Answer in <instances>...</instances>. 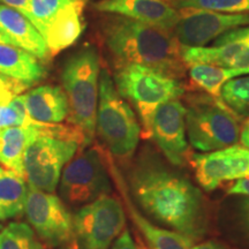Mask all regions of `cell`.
<instances>
[{"instance_id": "8fae6325", "label": "cell", "mask_w": 249, "mask_h": 249, "mask_svg": "<svg viewBox=\"0 0 249 249\" xmlns=\"http://www.w3.org/2000/svg\"><path fill=\"white\" fill-rule=\"evenodd\" d=\"M173 29L181 46L200 48L227 31L249 26V13L227 14L198 8H180Z\"/></svg>"}, {"instance_id": "5b68a950", "label": "cell", "mask_w": 249, "mask_h": 249, "mask_svg": "<svg viewBox=\"0 0 249 249\" xmlns=\"http://www.w3.org/2000/svg\"><path fill=\"white\" fill-rule=\"evenodd\" d=\"M99 71L101 60L97 50L88 45L67 59L61 73L70 107L68 119L82 133L86 147L91 144L96 133Z\"/></svg>"}, {"instance_id": "30bf717a", "label": "cell", "mask_w": 249, "mask_h": 249, "mask_svg": "<svg viewBox=\"0 0 249 249\" xmlns=\"http://www.w3.org/2000/svg\"><path fill=\"white\" fill-rule=\"evenodd\" d=\"M24 213L31 229L46 245L62 247L73 242V216L57 195L29 187Z\"/></svg>"}, {"instance_id": "4fadbf2b", "label": "cell", "mask_w": 249, "mask_h": 249, "mask_svg": "<svg viewBox=\"0 0 249 249\" xmlns=\"http://www.w3.org/2000/svg\"><path fill=\"white\" fill-rule=\"evenodd\" d=\"M185 116V105L172 99L156 108L151 119L150 136L174 166H183L189 160Z\"/></svg>"}, {"instance_id": "7c38bea8", "label": "cell", "mask_w": 249, "mask_h": 249, "mask_svg": "<svg viewBox=\"0 0 249 249\" xmlns=\"http://www.w3.org/2000/svg\"><path fill=\"white\" fill-rule=\"evenodd\" d=\"M186 65L201 62L232 71L235 77L249 74V27L236 28L220 35L213 46H181Z\"/></svg>"}, {"instance_id": "8992f818", "label": "cell", "mask_w": 249, "mask_h": 249, "mask_svg": "<svg viewBox=\"0 0 249 249\" xmlns=\"http://www.w3.org/2000/svg\"><path fill=\"white\" fill-rule=\"evenodd\" d=\"M113 81L119 95L138 112L145 136H150L156 108L172 99H179L186 91L179 79L142 65L117 67Z\"/></svg>"}, {"instance_id": "e0dca14e", "label": "cell", "mask_w": 249, "mask_h": 249, "mask_svg": "<svg viewBox=\"0 0 249 249\" xmlns=\"http://www.w3.org/2000/svg\"><path fill=\"white\" fill-rule=\"evenodd\" d=\"M0 29L7 35L15 46L23 49L38 60L48 61L50 52L39 31L20 12L0 4Z\"/></svg>"}, {"instance_id": "277c9868", "label": "cell", "mask_w": 249, "mask_h": 249, "mask_svg": "<svg viewBox=\"0 0 249 249\" xmlns=\"http://www.w3.org/2000/svg\"><path fill=\"white\" fill-rule=\"evenodd\" d=\"M96 132L112 157L120 163L132 160L140 142L141 124L129 103L119 95L107 67L99 71Z\"/></svg>"}, {"instance_id": "74e56055", "label": "cell", "mask_w": 249, "mask_h": 249, "mask_svg": "<svg viewBox=\"0 0 249 249\" xmlns=\"http://www.w3.org/2000/svg\"><path fill=\"white\" fill-rule=\"evenodd\" d=\"M242 154H244V156L246 157V160H247L248 163H249V149L242 147Z\"/></svg>"}, {"instance_id": "484cf974", "label": "cell", "mask_w": 249, "mask_h": 249, "mask_svg": "<svg viewBox=\"0 0 249 249\" xmlns=\"http://www.w3.org/2000/svg\"><path fill=\"white\" fill-rule=\"evenodd\" d=\"M174 8H198L218 13H249V0H172Z\"/></svg>"}, {"instance_id": "ba28073f", "label": "cell", "mask_w": 249, "mask_h": 249, "mask_svg": "<svg viewBox=\"0 0 249 249\" xmlns=\"http://www.w3.org/2000/svg\"><path fill=\"white\" fill-rule=\"evenodd\" d=\"M110 158L99 145L82 148L62 170L59 180L61 198L71 207L86 205L99 196L110 194Z\"/></svg>"}, {"instance_id": "ab89813d", "label": "cell", "mask_w": 249, "mask_h": 249, "mask_svg": "<svg viewBox=\"0 0 249 249\" xmlns=\"http://www.w3.org/2000/svg\"><path fill=\"white\" fill-rule=\"evenodd\" d=\"M1 132L2 129H0V149H1Z\"/></svg>"}, {"instance_id": "5bb4252c", "label": "cell", "mask_w": 249, "mask_h": 249, "mask_svg": "<svg viewBox=\"0 0 249 249\" xmlns=\"http://www.w3.org/2000/svg\"><path fill=\"white\" fill-rule=\"evenodd\" d=\"M197 182L204 191H213L225 181L249 177V163L242 145L195 154L191 157Z\"/></svg>"}, {"instance_id": "e575fe53", "label": "cell", "mask_w": 249, "mask_h": 249, "mask_svg": "<svg viewBox=\"0 0 249 249\" xmlns=\"http://www.w3.org/2000/svg\"><path fill=\"white\" fill-rule=\"evenodd\" d=\"M242 217H244V223L246 229L248 230L249 232V198L244 202V205H242Z\"/></svg>"}, {"instance_id": "7402d4cb", "label": "cell", "mask_w": 249, "mask_h": 249, "mask_svg": "<svg viewBox=\"0 0 249 249\" xmlns=\"http://www.w3.org/2000/svg\"><path fill=\"white\" fill-rule=\"evenodd\" d=\"M27 192L24 179L0 165V220L22 216Z\"/></svg>"}, {"instance_id": "b9f144b4", "label": "cell", "mask_w": 249, "mask_h": 249, "mask_svg": "<svg viewBox=\"0 0 249 249\" xmlns=\"http://www.w3.org/2000/svg\"><path fill=\"white\" fill-rule=\"evenodd\" d=\"M160 1H164V0H160Z\"/></svg>"}, {"instance_id": "1f68e13d", "label": "cell", "mask_w": 249, "mask_h": 249, "mask_svg": "<svg viewBox=\"0 0 249 249\" xmlns=\"http://www.w3.org/2000/svg\"><path fill=\"white\" fill-rule=\"evenodd\" d=\"M230 195H244L249 197V177L236 179V181L227 191Z\"/></svg>"}, {"instance_id": "d590c367", "label": "cell", "mask_w": 249, "mask_h": 249, "mask_svg": "<svg viewBox=\"0 0 249 249\" xmlns=\"http://www.w3.org/2000/svg\"><path fill=\"white\" fill-rule=\"evenodd\" d=\"M0 44H8V45H14V43L12 42V39L6 35V34L0 29Z\"/></svg>"}, {"instance_id": "8d00e7d4", "label": "cell", "mask_w": 249, "mask_h": 249, "mask_svg": "<svg viewBox=\"0 0 249 249\" xmlns=\"http://www.w3.org/2000/svg\"><path fill=\"white\" fill-rule=\"evenodd\" d=\"M136 246H138V249H151L149 246L145 245L141 239H138V241H136Z\"/></svg>"}, {"instance_id": "d6986e66", "label": "cell", "mask_w": 249, "mask_h": 249, "mask_svg": "<svg viewBox=\"0 0 249 249\" xmlns=\"http://www.w3.org/2000/svg\"><path fill=\"white\" fill-rule=\"evenodd\" d=\"M28 114L42 124H60L70 113L67 96L59 86H40L24 95Z\"/></svg>"}, {"instance_id": "cb8c5ba5", "label": "cell", "mask_w": 249, "mask_h": 249, "mask_svg": "<svg viewBox=\"0 0 249 249\" xmlns=\"http://www.w3.org/2000/svg\"><path fill=\"white\" fill-rule=\"evenodd\" d=\"M219 98L238 117L249 118V75L227 81L220 90Z\"/></svg>"}, {"instance_id": "6da1fadb", "label": "cell", "mask_w": 249, "mask_h": 249, "mask_svg": "<svg viewBox=\"0 0 249 249\" xmlns=\"http://www.w3.org/2000/svg\"><path fill=\"white\" fill-rule=\"evenodd\" d=\"M128 180L133 197L156 223L193 242L205 235L207 204L200 189L188 179L147 154L135 161Z\"/></svg>"}, {"instance_id": "603a6c76", "label": "cell", "mask_w": 249, "mask_h": 249, "mask_svg": "<svg viewBox=\"0 0 249 249\" xmlns=\"http://www.w3.org/2000/svg\"><path fill=\"white\" fill-rule=\"evenodd\" d=\"M187 67L193 85L204 90L208 95L214 98H219L223 86L229 80L235 77L232 71L216 65L195 62L187 65Z\"/></svg>"}, {"instance_id": "60d3db41", "label": "cell", "mask_w": 249, "mask_h": 249, "mask_svg": "<svg viewBox=\"0 0 249 249\" xmlns=\"http://www.w3.org/2000/svg\"><path fill=\"white\" fill-rule=\"evenodd\" d=\"M1 229H2V226H1V224H0V231H1Z\"/></svg>"}, {"instance_id": "d6a6232c", "label": "cell", "mask_w": 249, "mask_h": 249, "mask_svg": "<svg viewBox=\"0 0 249 249\" xmlns=\"http://www.w3.org/2000/svg\"><path fill=\"white\" fill-rule=\"evenodd\" d=\"M239 141H240L242 147L249 149V118H247V120L242 124Z\"/></svg>"}, {"instance_id": "44dd1931", "label": "cell", "mask_w": 249, "mask_h": 249, "mask_svg": "<svg viewBox=\"0 0 249 249\" xmlns=\"http://www.w3.org/2000/svg\"><path fill=\"white\" fill-rule=\"evenodd\" d=\"M36 133L37 121H34L29 126L9 127L1 132L0 163L23 179H26L23 166L24 152Z\"/></svg>"}, {"instance_id": "f1b7e54d", "label": "cell", "mask_w": 249, "mask_h": 249, "mask_svg": "<svg viewBox=\"0 0 249 249\" xmlns=\"http://www.w3.org/2000/svg\"><path fill=\"white\" fill-rule=\"evenodd\" d=\"M27 89V87L21 83L0 77V107L8 105L12 99Z\"/></svg>"}, {"instance_id": "d4e9b609", "label": "cell", "mask_w": 249, "mask_h": 249, "mask_svg": "<svg viewBox=\"0 0 249 249\" xmlns=\"http://www.w3.org/2000/svg\"><path fill=\"white\" fill-rule=\"evenodd\" d=\"M0 249H44L26 223H11L0 231Z\"/></svg>"}, {"instance_id": "7a4b0ae2", "label": "cell", "mask_w": 249, "mask_h": 249, "mask_svg": "<svg viewBox=\"0 0 249 249\" xmlns=\"http://www.w3.org/2000/svg\"><path fill=\"white\" fill-rule=\"evenodd\" d=\"M102 37L116 67L142 65L176 79L187 73L173 31L111 14L103 21Z\"/></svg>"}, {"instance_id": "ac0fdd59", "label": "cell", "mask_w": 249, "mask_h": 249, "mask_svg": "<svg viewBox=\"0 0 249 249\" xmlns=\"http://www.w3.org/2000/svg\"><path fill=\"white\" fill-rule=\"evenodd\" d=\"M110 171L117 179L118 186H119L121 194L124 196V200L126 202L127 209L132 217L134 224L142 233L144 239L150 246L151 249H192L193 241L186 238L185 235L180 234L169 229L158 226L151 223L144 214H142L136 209V207L132 203L130 198L127 195V189L120 179V173L118 172L112 163V156L110 158Z\"/></svg>"}, {"instance_id": "836d02e7", "label": "cell", "mask_w": 249, "mask_h": 249, "mask_svg": "<svg viewBox=\"0 0 249 249\" xmlns=\"http://www.w3.org/2000/svg\"><path fill=\"white\" fill-rule=\"evenodd\" d=\"M192 249H225V248H224L220 244H218V242L207 241V242H202V244H198L196 246H193Z\"/></svg>"}, {"instance_id": "52a82bcc", "label": "cell", "mask_w": 249, "mask_h": 249, "mask_svg": "<svg viewBox=\"0 0 249 249\" xmlns=\"http://www.w3.org/2000/svg\"><path fill=\"white\" fill-rule=\"evenodd\" d=\"M186 103V132L193 148L211 152L238 143L241 129L239 117L222 99L210 95H191Z\"/></svg>"}, {"instance_id": "9c48e42d", "label": "cell", "mask_w": 249, "mask_h": 249, "mask_svg": "<svg viewBox=\"0 0 249 249\" xmlns=\"http://www.w3.org/2000/svg\"><path fill=\"white\" fill-rule=\"evenodd\" d=\"M124 225L126 213L120 201L102 195L74 214V240L79 249H110Z\"/></svg>"}, {"instance_id": "2e32d148", "label": "cell", "mask_w": 249, "mask_h": 249, "mask_svg": "<svg viewBox=\"0 0 249 249\" xmlns=\"http://www.w3.org/2000/svg\"><path fill=\"white\" fill-rule=\"evenodd\" d=\"M86 0H75L61 8L45 27L43 38L50 52L55 55L70 48L80 38L85 29L83 9Z\"/></svg>"}, {"instance_id": "f35d334b", "label": "cell", "mask_w": 249, "mask_h": 249, "mask_svg": "<svg viewBox=\"0 0 249 249\" xmlns=\"http://www.w3.org/2000/svg\"><path fill=\"white\" fill-rule=\"evenodd\" d=\"M59 249H76V248L73 247L71 245H67V246H62V247H60Z\"/></svg>"}, {"instance_id": "9a60e30c", "label": "cell", "mask_w": 249, "mask_h": 249, "mask_svg": "<svg viewBox=\"0 0 249 249\" xmlns=\"http://www.w3.org/2000/svg\"><path fill=\"white\" fill-rule=\"evenodd\" d=\"M95 8L102 13L121 15L171 31L179 21L178 11L160 0H101Z\"/></svg>"}, {"instance_id": "4316f807", "label": "cell", "mask_w": 249, "mask_h": 249, "mask_svg": "<svg viewBox=\"0 0 249 249\" xmlns=\"http://www.w3.org/2000/svg\"><path fill=\"white\" fill-rule=\"evenodd\" d=\"M73 1L75 0H30L31 23L43 36L45 27L54 15Z\"/></svg>"}, {"instance_id": "ffe728a7", "label": "cell", "mask_w": 249, "mask_h": 249, "mask_svg": "<svg viewBox=\"0 0 249 249\" xmlns=\"http://www.w3.org/2000/svg\"><path fill=\"white\" fill-rule=\"evenodd\" d=\"M45 75V67L33 54L18 46L0 44V77L30 88Z\"/></svg>"}, {"instance_id": "3957f363", "label": "cell", "mask_w": 249, "mask_h": 249, "mask_svg": "<svg viewBox=\"0 0 249 249\" xmlns=\"http://www.w3.org/2000/svg\"><path fill=\"white\" fill-rule=\"evenodd\" d=\"M85 138L76 127L37 123V133L24 152V176L29 187L53 193L62 170L85 148Z\"/></svg>"}, {"instance_id": "83f0119b", "label": "cell", "mask_w": 249, "mask_h": 249, "mask_svg": "<svg viewBox=\"0 0 249 249\" xmlns=\"http://www.w3.org/2000/svg\"><path fill=\"white\" fill-rule=\"evenodd\" d=\"M34 120L29 114H22L12 105H2L0 107V129L9 128V127L29 126Z\"/></svg>"}, {"instance_id": "4dcf8cb0", "label": "cell", "mask_w": 249, "mask_h": 249, "mask_svg": "<svg viewBox=\"0 0 249 249\" xmlns=\"http://www.w3.org/2000/svg\"><path fill=\"white\" fill-rule=\"evenodd\" d=\"M0 2L23 14L31 22L30 0H0Z\"/></svg>"}, {"instance_id": "f546056e", "label": "cell", "mask_w": 249, "mask_h": 249, "mask_svg": "<svg viewBox=\"0 0 249 249\" xmlns=\"http://www.w3.org/2000/svg\"><path fill=\"white\" fill-rule=\"evenodd\" d=\"M111 249H138V246H136V242L134 241L128 230H124L112 244Z\"/></svg>"}]
</instances>
